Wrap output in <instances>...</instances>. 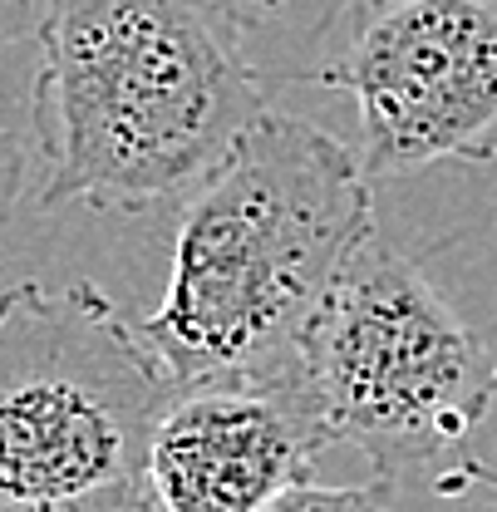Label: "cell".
Returning <instances> with one entry per match:
<instances>
[{
  "mask_svg": "<svg viewBox=\"0 0 497 512\" xmlns=\"http://www.w3.org/2000/svg\"><path fill=\"white\" fill-rule=\"evenodd\" d=\"M40 207L187 202L266 114L242 30L207 0H40Z\"/></svg>",
  "mask_w": 497,
  "mask_h": 512,
  "instance_id": "cell-1",
  "label": "cell"
},
{
  "mask_svg": "<svg viewBox=\"0 0 497 512\" xmlns=\"http://www.w3.org/2000/svg\"><path fill=\"white\" fill-rule=\"evenodd\" d=\"M370 237L374 178L360 153L266 109L183 202L168 291L138 330L173 380L291 370Z\"/></svg>",
  "mask_w": 497,
  "mask_h": 512,
  "instance_id": "cell-2",
  "label": "cell"
},
{
  "mask_svg": "<svg viewBox=\"0 0 497 512\" xmlns=\"http://www.w3.org/2000/svg\"><path fill=\"white\" fill-rule=\"evenodd\" d=\"M168 365L94 281L0 291V512H128Z\"/></svg>",
  "mask_w": 497,
  "mask_h": 512,
  "instance_id": "cell-3",
  "label": "cell"
},
{
  "mask_svg": "<svg viewBox=\"0 0 497 512\" xmlns=\"http://www.w3.org/2000/svg\"><path fill=\"white\" fill-rule=\"evenodd\" d=\"M301 365L330 439L360 448L370 478L394 493L438 468L497 404V350L458 320L419 261L379 237L330 286Z\"/></svg>",
  "mask_w": 497,
  "mask_h": 512,
  "instance_id": "cell-4",
  "label": "cell"
},
{
  "mask_svg": "<svg viewBox=\"0 0 497 512\" xmlns=\"http://www.w3.org/2000/svg\"><path fill=\"white\" fill-rule=\"evenodd\" d=\"M315 79L355 104L374 183L497 163V0H355Z\"/></svg>",
  "mask_w": 497,
  "mask_h": 512,
  "instance_id": "cell-5",
  "label": "cell"
},
{
  "mask_svg": "<svg viewBox=\"0 0 497 512\" xmlns=\"http://www.w3.org/2000/svg\"><path fill=\"white\" fill-rule=\"evenodd\" d=\"M330 429L306 365L173 380L148 439V493L158 512H286L315 483Z\"/></svg>",
  "mask_w": 497,
  "mask_h": 512,
  "instance_id": "cell-6",
  "label": "cell"
},
{
  "mask_svg": "<svg viewBox=\"0 0 497 512\" xmlns=\"http://www.w3.org/2000/svg\"><path fill=\"white\" fill-rule=\"evenodd\" d=\"M30 10H35V0H0V69H5L10 45L20 40V30L30 25ZM20 188H25V153H20V138L0 119V222L15 212Z\"/></svg>",
  "mask_w": 497,
  "mask_h": 512,
  "instance_id": "cell-7",
  "label": "cell"
},
{
  "mask_svg": "<svg viewBox=\"0 0 497 512\" xmlns=\"http://www.w3.org/2000/svg\"><path fill=\"white\" fill-rule=\"evenodd\" d=\"M207 5H217V10L242 30V35H247V30H261L271 15H281V10H286V0H207Z\"/></svg>",
  "mask_w": 497,
  "mask_h": 512,
  "instance_id": "cell-8",
  "label": "cell"
}]
</instances>
